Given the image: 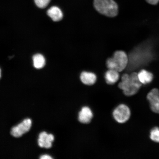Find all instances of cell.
<instances>
[{"mask_svg": "<svg viewBox=\"0 0 159 159\" xmlns=\"http://www.w3.org/2000/svg\"><path fill=\"white\" fill-rule=\"evenodd\" d=\"M150 138L153 142L159 143V128L156 127L151 131Z\"/></svg>", "mask_w": 159, "mask_h": 159, "instance_id": "obj_14", "label": "cell"}, {"mask_svg": "<svg viewBox=\"0 0 159 159\" xmlns=\"http://www.w3.org/2000/svg\"><path fill=\"white\" fill-rule=\"evenodd\" d=\"M142 84L139 80L138 73L134 72L130 75H123L118 87L126 96H132L137 94Z\"/></svg>", "mask_w": 159, "mask_h": 159, "instance_id": "obj_1", "label": "cell"}, {"mask_svg": "<svg viewBox=\"0 0 159 159\" xmlns=\"http://www.w3.org/2000/svg\"><path fill=\"white\" fill-rule=\"evenodd\" d=\"M34 66L35 68L40 69L44 66L45 60L43 56L40 54H37L33 57Z\"/></svg>", "mask_w": 159, "mask_h": 159, "instance_id": "obj_13", "label": "cell"}, {"mask_svg": "<svg viewBox=\"0 0 159 159\" xmlns=\"http://www.w3.org/2000/svg\"><path fill=\"white\" fill-rule=\"evenodd\" d=\"M148 2L152 5H156L159 2V0H146Z\"/></svg>", "mask_w": 159, "mask_h": 159, "instance_id": "obj_16", "label": "cell"}, {"mask_svg": "<svg viewBox=\"0 0 159 159\" xmlns=\"http://www.w3.org/2000/svg\"><path fill=\"white\" fill-rule=\"evenodd\" d=\"M95 8L99 13L109 17L116 16L118 7L114 0H94Z\"/></svg>", "mask_w": 159, "mask_h": 159, "instance_id": "obj_2", "label": "cell"}, {"mask_svg": "<svg viewBox=\"0 0 159 159\" xmlns=\"http://www.w3.org/2000/svg\"><path fill=\"white\" fill-rule=\"evenodd\" d=\"M47 14L54 21L61 20L63 16L62 11L59 8L56 6H53L48 10Z\"/></svg>", "mask_w": 159, "mask_h": 159, "instance_id": "obj_10", "label": "cell"}, {"mask_svg": "<svg viewBox=\"0 0 159 159\" xmlns=\"http://www.w3.org/2000/svg\"><path fill=\"white\" fill-rule=\"evenodd\" d=\"M31 121L30 119H25L22 122L12 128L11 134L15 138H19L23 134L28 132L31 128Z\"/></svg>", "mask_w": 159, "mask_h": 159, "instance_id": "obj_5", "label": "cell"}, {"mask_svg": "<svg viewBox=\"0 0 159 159\" xmlns=\"http://www.w3.org/2000/svg\"><path fill=\"white\" fill-rule=\"evenodd\" d=\"M54 140V137L52 134H47L46 132H41L39 134L38 144L41 148H51L52 142Z\"/></svg>", "mask_w": 159, "mask_h": 159, "instance_id": "obj_7", "label": "cell"}, {"mask_svg": "<svg viewBox=\"0 0 159 159\" xmlns=\"http://www.w3.org/2000/svg\"><path fill=\"white\" fill-rule=\"evenodd\" d=\"M150 103V108L153 112L159 114V90L158 89H152L147 95Z\"/></svg>", "mask_w": 159, "mask_h": 159, "instance_id": "obj_6", "label": "cell"}, {"mask_svg": "<svg viewBox=\"0 0 159 159\" xmlns=\"http://www.w3.org/2000/svg\"><path fill=\"white\" fill-rule=\"evenodd\" d=\"M35 5L40 8L43 9L48 5L51 0H34Z\"/></svg>", "mask_w": 159, "mask_h": 159, "instance_id": "obj_15", "label": "cell"}, {"mask_svg": "<svg viewBox=\"0 0 159 159\" xmlns=\"http://www.w3.org/2000/svg\"><path fill=\"white\" fill-rule=\"evenodd\" d=\"M41 159H51L52 158L50 156H48V155H45L43 156H41L40 158Z\"/></svg>", "mask_w": 159, "mask_h": 159, "instance_id": "obj_17", "label": "cell"}, {"mask_svg": "<svg viewBox=\"0 0 159 159\" xmlns=\"http://www.w3.org/2000/svg\"><path fill=\"white\" fill-rule=\"evenodd\" d=\"M128 62V57L124 51L115 52L112 57L107 61V66L109 69L114 70L120 72L126 68Z\"/></svg>", "mask_w": 159, "mask_h": 159, "instance_id": "obj_3", "label": "cell"}, {"mask_svg": "<svg viewBox=\"0 0 159 159\" xmlns=\"http://www.w3.org/2000/svg\"><path fill=\"white\" fill-rule=\"evenodd\" d=\"M139 81L142 84H146L152 82L153 79V75L149 71L142 70L138 73Z\"/></svg>", "mask_w": 159, "mask_h": 159, "instance_id": "obj_12", "label": "cell"}, {"mask_svg": "<svg viewBox=\"0 0 159 159\" xmlns=\"http://www.w3.org/2000/svg\"><path fill=\"white\" fill-rule=\"evenodd\" d=\"M80 78L83 84L88 85L94 84L97 80V76L94 73L87 71L81 73Z\"/></svg>", "mask_w": 159, "mask_h": 159, "instance_id": "obj_9", "label": "cell"}, {"mask_svg": "<svg viewBox=\"0 0 159 159\" xmlns=\"http://www.w3.org/2000/svg\"><path fill=\"white\" fill-rule=\"evenodd\" d=\"M93 116V113L90 108L88 107H84L79 113L78 119L79 122L82 124H88L92 120Z\"/></svg>", "mask_w": 159, "mask_h": 159, "instance_id": "obj_8", "label": "cell"}, {"mask_svg": "<svg viewBox=\"0 0 159 159\" xmlns=\"http://www.w3.org/2000/svg\"><path fill=\"white\" fill-rule=\"evenodd\" d=\"M130 115V109L127 105L124 104L118 105L113 113L115 120L119 124H124L126 122L129 120Z\"/></svg>", "mask_w": 159, "mask_h": 159, "instance_id": "obj_4", "label": "cell"}, {"mask_svg": "<svg viewBox=\"0 0 159 159\" xmlns=\"http://www.w3.org/2000/svg\"><path fill=\"white\" fill-rule=\"evenodd\" d=\"M118 71L114 70L109 69L105 74V78L107 84L112 85L118 80L119 75Z\"/></svg>", "mask_w": 159, "mask_h": 159, "instance_id": "obj_11", "label": "cell"}]
</instances>
